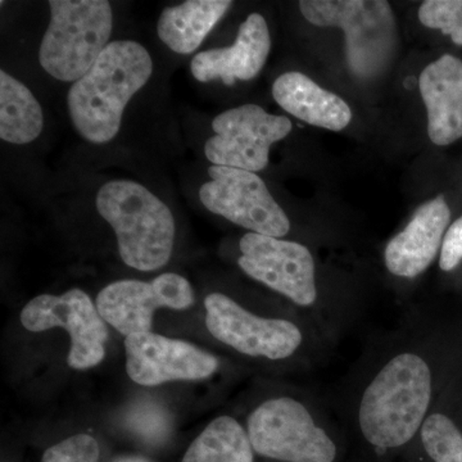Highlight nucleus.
Listing matches in <instances>:
<instances>
[{
    "mask_svg": "<svg viewBox=\"0 0 462 462\" xmlns=\"http://www.w3.org/2000/svg\"><path fill=\"white\" fill-rule=\"evenodd\" d=\"M193 303L190 282L175 273H162L151 282H115L97 297L103 320L126 337L149 333L156 310H187Z\"/></svg>",
    "mask_w": 462,
    "mask_h": 462,
    "instance_id": "nucleus-12",
    "label": "nucleus"
},
{
    "mask_svg": "<svg viewBox=\"0 0 462 462\" xmlns=\"http://www.w3.org/2000/svg\"><path fill=\"white\" fill-rule=\"evenodd\" d=\"M451 211L443 197L424 203L410 223L384 251V263L392 275L415 279L436 260L442 248Z\"/></svg>",
    "mask_w": 462,
    "mask_h": 462,
    "instance_id": "nucleus-15",
    "label": "nucleus"
},
{
    "mask_svg": "<svg viewBox=\"0 0 462 462\" xmlns=\"http://www.w3.org/2000/svg\"><path fill=\"white\" fill-rule=\"evenodd\" d=\"M44 114L32 91L5 69L0 71V139L29 144L41 136Z\"/></svg>",
    "mask_w": 462,
    "mask_h": 462,
    "instance_id": "nucleus-19",
    "label": "nucleus"
},
{
    "mask_svg": "<svg viewBox=\"0 0 462 462\" xmlns=\"http://www.w3.org/2000/svg\"><path fill=\"white\" fill-rule=\"evenodd\" d=\"M433 462H462V431L448 413L434 409L419 434Z\"/></svg>",
    "mask_w": 462,
    "mask_h": 462,
    "instance_id": "nucleus-21",
    "label": "nucleus"
},
{
    "mask_svg": "<svg viewBox=\"0 0 462 462\" xmlns=\"http://www.w3.org/2000/svg\"><path fill=\"white\" fill-rule=\"evenodd\" d=\"M291 127L289 118L267 114L260 106L227 109L212 121L215 134L206 142V158L212 166L263 171L270 148L287 138Z\"/></svg>",
    "mask_w": 462,
    "mask_h": 462,
    "instance_id": "nucleus-10",
    "label": "nucleus"
},
{
    "mask_svg": "<svg viewBox=\"0 0 462 462\" xmlns=\"http://www.w3.org/2000/svg\"><path fill=\"white\" fill-rule=\"evenodd\" d=\"M318 404L305 398H267L251 412L247 433L257 455L281 462H336L338 445Z\"/></svg>",
    "mask_w": 462,
    "mask_h": 462,
    "instance_id": "nucleus-4",
    "label": "nucleus"
},
{
    "mask_svg": "<svg viewBox=\"0 0 462 462\" xmlns=\"http://www.w3.org/2000/svg\"><path fill=\"white\" fill-rule=\"evenodd\" d=\"M153 60L141 42H111L89 71L67 91L76 133L91 144L114 141L125 109L151 80Z\"/></svg>",
    "mask_w": 462,
    "mask_h": 462,
    "instance_id": "nucleus-2",
    "label": "nucleus"
},
{
    "mask_svg": "<svg viewBox=\"0 0 462 462\" xmlns=\"http://www.w3.org/2000/svg\"><path fill=\"white\" fill-rule=\"evenodd\" d=\"M132 420L135 430L143 434L147 430L148 424L153 427L157 436L158 433H161V430H165V428H162V425L165 424L166 419L161 415L160 410L153 406H142V409L136 410L135 413H134Z\"/></svg>",
    "mask_w": 462,
    "mask_h": 462,
    "instance_id": "nucleus-25",
    "label": "nucleus"
},
{
    "mask_svg": "<svg viewBox=\"0 0 462 462\" xmlns=\"http://www.w3.org/2000/svg\"><path fill=\"white\" fill-rule=\"evenodd\" d=\"M303 17L321 27H339L346 33L349 69L369 79L384 71L397 45V26L384 0H302Z\"/></svg>",
    "mask_w": 462,
    "mask_h": 462,
    "instance_id": "nucleus-6",
    "label": "nucleus"
},
{
    "mask_svg": "<svg viewBox=\"0 0 462 462\" xmlns=\"http://www.w3.org/2000/svg\"><path fill=\"white\" fill-rule=\"evenodd\" d=\"M39 63L63 83L83 78L109 44L114 12L107 0H51Z\"/></svg>",
    "mask_w": 462,
    "mask_h": 462,
    "instance_id": "nucleus-5",
    "label": "nucleus"
},
{
    "mask_svg": "<svg viewBox=\"0 0 462 462\" xmlns=\"http://www.w3.org/2000/svg\"><path fill=\"white\" fill-rule=\"evenodd\" d=\"M208 175L199 199L209 212L251 233L281 239L287 236L291 221L256 172L211 166Z\"/></svg>",
    "mask_w": 462,
    "mask_h": 462,
    "instance_id": "nucleus-9",
    "label": "nucleus"
},
{
    "mask_svg": "<svg viewBox=\"0 0 462 462\" xmlns=\"http://www.w3.org/2000/svg\"><path fill=\"white\" fill-rule=\"evenodd\" d=\"M273 97L284 111L312 126L340 132L352 120L345 100L300 72L279 76L273 85Z\"/></svg>",
    "mask_w": 462,
    "mask_h": 462,
    "instance_id": "nucleus-17",
    "label": "nucleus"
},
{
    "mask_svg": "<svg viewBox=\"0 0 462 462\" xmlns=\"http://www.w3.org/2000/svg\"><path fill=\"white\" fill-rule=\"evenodd\" d=\"M112 462H152L147 460V458L142 457V456H118Z\"/></svg>",
    "mask_w": 462,
    "mask_h": 462,
    "instance_id": "nucleus-26",
    "label": "nucleus"
},
{
    "mask_svg": "<svg viewBox=\"0 0 462 462\" xmlns=\"http://www.w3.org/2000/svg\"><path fill=\"white\" fill-rule=\"evenodd\" d=\"M238 264L243 273L282 294L293 305L314 310L316 325L325 333L316 263L310 249L293 240L247 233L239 242Z\"/></svg>",
    "mask_w": 462,
    "mask_h": 462,
    "instance_id": "nucleus-8",
    "label": "nucleus"
},
{
    "mask_svg": "<svg viewBox=\"0 0 462 462\" xmlns=\"http://www.w3.org/2000/svg\"><path fill=\"white\" fill-rule=\"evenodd\" d=\"M100 449L96 438L78 434L51 446L42 462H98Z\"/></svg>",
    "mask_w": 462,
    "mask_h": 462,
    "instance_id": "nucleus-23",
    "label": "nucleus"
},
{
    "mask_svg": "<svg viewBox=\"0 0 462 462\" xmlns=\"http://www.w3.org/2000/svg\"><path fill=\"white\" fill-rule=\"evenodd\" d=\"M182 462H254V449L238 420L220 416L191 443Z\"/></svg>",
    "mask_w": 462,
    "mask_h": 462,
    "instance_id": "nucleus-20",
    "label": "nucleus"
},
{
    "mask_svg": "<svg viewBox=\"0 0 462 462\" xmlns=\"http://www.w3.org/2000/svg\"><path fill=\"white\" fill-rule=\"evenodd\" d=\"M126 372L136 384L156 387L175 380H203L214 375V355L184 340L166 338L152 331L125 339Z\"/></svg>",
    "mask_w": 462,
    "mask_h": 462,
    "instance_id": "nucleus-13",
    "label": "nucleus"
},
{
    "mask_svg": "<svg viewBox=\"0 0 462 462\" xmlns=\"http://www.w3.org/2000/svg\"><path fill=\"white\" fill-rule=\"evenodd\" d=\"M98 214L115 231L118 254L127 266L156 272L171 258L175 218L148 188L133 180H111L97 193Z\"/></svg>",
    "mask_w": 462,
    "mask_h": 462,
    "instance_id": "nucleus-3",
    "label": "nucleus"
},
{
    "mask_svg": "<svg viewBox=\"0 0 462 462\" xmlns=\"http://www.w3.org/2000/svg\"><path fill=\"white\" fill-rule=\"evenodd\" d=\"M427 106L428 134L437 145L462 138V62L446 54L425 67L419 79Z\"/></svg>",
    "mask_w": 462,
    "mask_h": 462,
    "instance_id": "nucleus-16",
    "label": "nucleus"
},
{
    "mask_svg": "<svg viewBox=\"0 0 462 462\" xmlns=\"http://www.w3.org/2000/svg\"><path fill=\"white\" fill-rule=\"evenodd\" d=\"M462 261V217L447 230L440 248L439 267L443 272L455 270Z\"/></svg>",
    "mask_w": 462,
    "mask_h": 462,
    "instance_id": "nucleus-24",
    "label": "nucleus"
},
{
    "mask_svg": "<svg viewBox=\"0 0 462 462\" xmlns=\"http://www.w3.org/2000/svg\"><path fill=\"white\" fill-rule=\"evenodd\" d=\"M231 5L230 0H188L167 7L158 18V38L173 53H193Z\"/></svg>",
    "mask_w": 462,
    "mask_h": 462,
    "instance_id": "nucleus-18",
    "label": "nucleus"
},
{
    "mask_svg": "<svg viewBox=\"0 0 462 462\" xmlns=\"http://www.w3.org/2000/svg\"><path fill=\"white\" fill-rule=\"evenodd\" d=\"M272 50V36L260 14H249L233 45L200 51L190 62L191 75L200 83L220 80L225 85L248 81L260 74Z\"/></svg>",
    "mask_w": 462,
    "mask_h": 462,
    "instance_id": "nucleus-14",
    "label": "nucleus"
},
{
    "mask_svg": "<svg viewBox=\"0 0 462 462\" xmlns=\"http://www.w3.org/2000/svg\"><path fill=\"white\" fill-rule=\"evenodd\" d=\"M437 391L436 365L418 322L365 358L346 397V420L376 454L396 451L419 438Z\"/></svg>",
    "mask_w": 462,
    "mask_h": 462,
    "instance_id": "nucleus-1",
    "label": "nucleus"
},
{
    "mask_svg": "<svg viewBox=\"0 0 462 462\" xmlns=\"http://www.w3.org/2000/svg\"><path fill=\"white\" fill-rule=\"evenodd\" d=\"M419 20L430 29L440 30L462 45V0H428L419 9Z\"/></svg>",
    "mask_w": 462,
    "mask_h": 462,
    "instance_id": "nucleus-22",
    "label": "nucleus"
},
{
    "mask_svg": "<svg viewBox=\"0 0 462 462\" xmlns=\"http://www.w3.org/2000/svg\"><path fill=\"white\" fill-rule=\"evenodd\" d=\"M21 324L32 333L63 328L71 336L67 363L75 370H88L102 363L108 329L97 305L81 289H69L60 296L42 294L21 312Z\"/></svg>",
    "mask_w": 462,
    "mask_h": 462,
    "instance_id": "nucleus-11",
    "label": "nucleus"
},
{
    "mask_svg": "<svg viewBox=\"0 0 462 462\" xmlns=\"http://www.w3.org/2000/svg\"><path fill=\"white\" fill-rule=\"evenodd\" d=\"M206 325L211 336L234 351L278 363L305 354L309 345L324 346L321 334L287 318L254 314L223 293L206 297Z\"/></svg>",
    "mask_w": 462,
    "mask_h": 462,
    "instance_id": "nucleus-7",
    "label": "nucleus"
}]
</instances>
